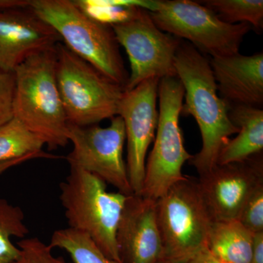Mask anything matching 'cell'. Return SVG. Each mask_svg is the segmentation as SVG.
<instances>
[{
    "label": "cell",
    "mask_w": 263,
    "mask_h": 263,
    "mask_svg": "<svg viewBox=\"0 0 263 263\" xmlns=\"http://www.w3.org/2000/svg\"><path fill=\"white\" fill-rule=\"evenodd\" d=\"M177 78L185 91L181 114L195 118L200 128L202 147L189 161L199 176L217 165L223 147L238 128L230 121V106L218 95L210 62L190 43L181 42L175 57Z\"/></svg>",
    "instance_id": "6da1fadb"
},
{
    "label": "cell",
    "mask_w": 263,
    "mask_h": 263,
    "mask_svg": "<svg viewBox=\"0 0 263 263\" xmlns=\"http://www.w3.org/2000/svg\"><path fill=\"white\" fill-rule=\"evenodd\" d=\"M56 48L34 53L13 72V117L51 150L69 143L68 122L57 81Z\"/></svg>",
    "instance_id": "7a4b0ae2"
},
{
    "label": "cell",
    "mask_w": 263,
    "mask_h": 263,
    "mask_svg": "<svg viewBox=\"0 0 263 263\" xmlns=\"http://www.w3.org/2000/svg\"><path fill=\"white\" fill-rule=\"evenodd\" d=\"M29 7L71 51L125 89L129 74L111 26L89 16L71 0H30Z\"/></svg>",
    "instance_id": "3957f363"
},
{
    "label": "cell",
    "mask_w": 263,
    "mask_h": 263,
    "mask_svg": "<svg viewBox=\"0 0 263 263\" xmlns=\"http://www.w3.org/2000/svg\"><path fill=\"white\" fill-rule=\"evenodd\" d=\"M60 187L69 228L86 233L107 257L120 261L117 232L128 195L108 192L103 180L75 167Z\"/></svg>",
    "instance_id": "277c9868"
},
{
    "label": "cell",
    "mask_w": 263,
    "mask_h": 263,
    "mask_svg": "<svg viewBox=\"0 0 263 263\" xmlns=\"http://www.w3.org/2000/svg\"><path fill=\"white\" fill-rule=\"evenodd\" d=\"M56 52L57 85L68 124L86 127L117 116L124 87L63 43Z\"/></svg>",
    "instance_id": "5b68a950"
},
{
    "label": "cell",
    "mask_w": 263,
    "mask_h": 263,
    "mask_svg": "<svg viewBox=\"0 0 263 263\" xmlns=\"http://www.w3.org/2000/svg\"><path fill=\"white\" fill-rule=\"evenodd\" d=\"M164 258L186 263L205 248L214 220L198 181L185 176L156 200Z\"/></svg>",
    "instance_id": "8992f818"
},
{
    "label": "cell",
    "mask_w": 263,
    "mask_h": 263,
    "mask_svg": "<svg viewBox=\"0 0 263 263\" xmlns=\"http://www.w3.org/2000/svg\"><path fill=\"white\" fill-rule=\"evenodd\" d=\"M184 95V88L177 77L160 79L158 125L140 194L146 198L158 200L173 185L184 179L183 164L193 159L185 148L179 125Z\"/></svg>",
    "instance_id": "52a82bcc"
},
{
    "label": "cell",
    "mask_w": 263,
    "mask_h": 263,
    "mask_svg": "<svg viewBox=\"0 0 263 263\" xmlns=\"http://www.w3.org/2000/svg\"><path fill=\"white\" fill-rule=\"evenodd\" d=\"M151 17L164 32L190 41L197 51L214 57L239 53L249 24H227L212 11L191 0L151 1Z\"/></svg>",
    "instance_id": "ba28073f"
},
{
    "label": "cell",
    "mask_w": 263,
    "mask_h": 263,
    "mask_svg": "<svg viewBox=\"0 0 263 263\" xmlns=\"http://www.w3.org/2000/svg\"><path fill=\"white\" fill-rule=\"evenodd\" d=\"M111 27L130 63L124 91L148 79L177 77L175 57L182 41L158 28L148 10L137 5L129 18Z\"/></svg>",
    "instance_id": "9c48e42d"
},
{
    "label": "cell",
    "mask_w": 263,
    "mask_h": 263,
    "mask_svg": "<svg viewBox=\"0 0 263 263\" xmlns=\"http://www.w3.org/2000/svg\"><path fill=\"white\" fill-rule=\"evenodd\" d=\"M67 136L73 146L66 157L70 167L98 176L124 195L133 194L123 155L126 134L122 117L111 118L107 127L68 124Z\"/></svg>",
    "instance_id": "30bf717a"
},
{
    "label": "cell",
    "mask_w": 263,
    "mask_h": 263,
    "mask_svg": "<svg viewBox=\"0 0 263 263\" xmlns=\"http://www.w3.org/2000/svg\"><path fill=\"white\" fill-rule=\"evenodd\" d=\"M160 81L148 79L124 91L118 108L117 116L122 117L125 128L128 177L136 195L141 193L147 152L155 141L158 125L157 100Z\"/></svg>",
    "instance_id": "8fae6325"
},
{
    "label": "cell",
    "mask_w": 263,
    "mask_h": 263,
    "mask_svg": "<svg viewBox=\"0 0 263 263\" xmlns=\"http://www.w3.org/2000/svg\"><path fill=\"white\" fill-rule=\"evenodd\" d=\"M197 181L214 221L238 220L249 199L263 186L262 154L216 165Z\"/></svg>",
    "instance_id": "7c38bea8"
},
{
    "label": "cell",
    "mask_w": 263,
    "mask_h": 263,
    "mask_svg": "<svg viewBox=\"0 0 263 263\" xmlns=\"http://www.w3.org/2000/svg\"><path fill=\"white\" fill-rule=\"evenodd\" d=\"M30 0L20 6L0 10V70L13 72L34 53L56 47L61 38L29 7Z\"/></svg>",
    "instance_id": "4fadbf2b"
},
{
    "label": "cell",
    "mask_w": 263,
    "mask_h": 263,
    "mask_svg": "<svg viewBox=\"0 0 263 263\" xmlns=\"http://www.w3.org/2000/svg\"><path fill=\"white\" fill-rule=\"evenodd\" d=\"M122 263H157L164 258L156 214V200L128 195L117 232Z\"/></svg>",
    "instance_id": "5bb4252c"
},
{
    "label": "cell",
    "mask_w": 263,
    "mask_h": 263,
    "mask_svg": "<svg viewBox=\"0 0 263 263\" xmlns=\"http://www.w3.org/2000/svg\"><path fill=\"white\" fill-rule=\"evenodd\" d=\"M218 91L229 105L262 108L263 53L245 56L239 53L214 57L210 61Z\"/></svg>",
    "instance_id": "9a60e30c"
},
{
    "label": "cell",
    "mask_w": 263,
    "mask_h": 263,
    "mask_svg": "<svg viewBox=\"0 0 263 263\" xmlns=\"http://www.w3.org/2000/svg\"><path fill=\"white\" fill-rule=\"evenodd\" d=\"M229 117L238 128L236 138L230 139L217 159V165L241 162L263 149V110L246 105L230 106Z\"/></svg>",
    "instance_id": "2e32d148"
},
{
    "label": "cell",
    "mask_w": 263,
    "mask_h": 263,
    "mask_svg": "<svg viewBox=\"0 0 263 263\" xmlns=\"http://www.w3.org/2000/svg\"><path fill=\"white\" fill-rule=\"evenodd\" d=\"M253 235L239 221H214L206 247L226 263H252Z\"/></svg>",
    "instance_id": "e0dca14e"
},
{
    "label": "cell",
    "mask_w": 263,
    "mask_h": 263,
    "mask_svg": "<svg viewBox=\"0 0 263 263\" xmlns=\"http://www.w3.org/2000/svg\"><path fill=\"white\" fill-rule=\"evenodd\" d=\"M44 141L16 118L0 126V162L32 155L40 158H59L44 152Z\"/></svg>",
    "instance_id": "ac0fdd59"
},
{
    "label": "cell",
    "mask_w": 263,
    "mask_h": 263,
    "mask_svg": "<svg viewBox=\"0 0 263 263\" xmlns=\"http://www.w3.org/2000/svg\"><path fill=\"white\" fill-rule=\"evenodd\" d=\"M49 245L65 250L73 263H122L107 257L89 235L70 228L55 230Z\"/></svg>",
    "instance_id": "d6986e66"
},
{
    "label": "cell",
    "mask_w": 263,
    "mask_h": 263,
    "mask_svg": "<svg viewBox=\"0 0 263 263\" xmlns=\"http://www.w3.org/2000/svg\"><path fill=\"white\" fill-rule=\"evenodd\" d=\"M29 233L22 209L0 197V263H13L18 258L20 249L11 238L23 239Z\"/></svg>",
    "instance_id": "ffe728a7"
},
{
    "label": "cell",
    "mask_w": 263,
    "mask_h": 263,
    "mask_svg": "<svg viewBox=\"0 0 263 263\" xmlns=\"http://www.w3.org/2000/svg\"><path fill=\"white\" fill-rule=\"evenodd\" d=\"M199 3L227 24H249L258 32L262 29V0H204Z\"/></svg>",
    "instance_id": "44dd1931"
},
{
    "label": "cell",
    "mask_w": 263,
    "mask_h": 263,
    "mask_svg": "<svg viewBox=\"0 0 263 263\" xmlns=\"http://www.w3.org/2000/svg\"><path fill=\"white\" fill-rule=\"evenodd\" d=\"M17 246L20 254L13 263H73L67 262L63 257H55L51 246L46 245L37 237L24 238Z\"/></svg>",
    "instance_id": "7402d4cb"
},
{
    "label": "cell",
    "mask_w": 263,
    "mask_h": 263,
    "mask_svg": "<svg viewBox=\"0 0 263 263\" xmlns=\"http://www.w3.org/2000/svg\"><path fill=\"white\" fill-rule=\"evenodd\" d=\"M238 221L252 234L263 232V186L249 199Z\"/></svg>",
    "instance_id": "603a6c76"
},
{
    "label": "cell",
    "mask_w": 263,
    "mask_h": 263,
    "mask_svg": "<svg viewBox=\"0 0 263 263\" xmlns=\"http://www.w3.org/2000/svg\"><path fill=\"white\" fill-rule=\"evenodd\" d=\"M14 89L13 72L0 70V126L13 118Z\"/></svg>",
    "instance_id": "cb8c5ba5"
},
{
    "label": "cell",
    "mask_w": 263,
    "mask_h": 263,
    "mask_svg": "<svg viewBox=\"0 0 263 263\" xmlns=\"http://www.w3.org/2000/svg\"><path fill=\"white\" fill-rule=\"evenodd\" d=\"M252 263H263V232L253 235Z\"/></svg>",
    "instance_id": "d4e9b609"
},
{
    "label": "cell",
    "mask_w": 263,
    "mask_h": 263,
    "mask_svg": "<svg viewBox=\"0 0 263 263\" xmlns=\"http://www.w3.org/2000/svg\"><path fill=\"white\" fill-rule=\"evenodd\" d=\"M186 263H226L212 254L207 247L202 249Z\"/></svg>",
    "instance_id": "484cf974"
},
{
    "label": "cell",
    "mask_w": 263,
    "mask_h": 263,
    "mask_svg": "<svg viewBox=\"0 0 263 263\" xmlns=\"http://www.w3.org/2000/svg\"><path fill=\"white\" fill-rule=\"evenodd\" d=\"M40 158L37 156H27V157H22V158L15 159V160L4 161L0 162V175L6 171L7 170L18 165V164L24 163L27 161L34 160V159Z\"/></svg>",
    "instance_id": "4316f807"
},
{
    "label": "cell",
    "mask_w": 263,
    "mask_h": 263,
    "mask_svg": "<svg viewBox=\"0 0 263 263\" xmlns=\"http://www.w3.org/2000/svg\"><path fill=\"white\" fill-rule=\"evenodd\" d=\"M157 263H181L179 262H176V261L174 260H170V259H162L161 260L159 261Z\"/></svg>",
    "instance_id": "83f0119b"
}]
</instances>
